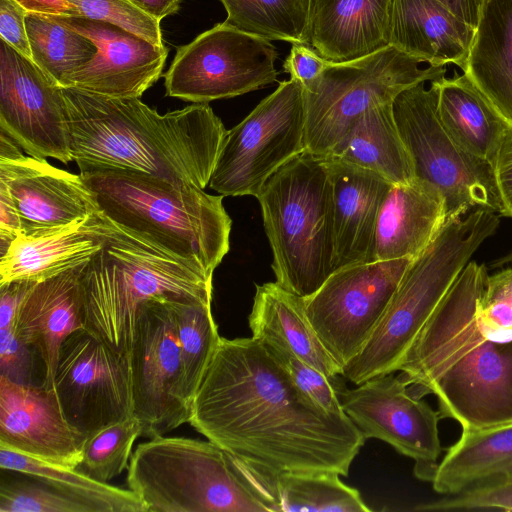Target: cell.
Masks as SVG:
<instances>
[{
  "label": "cell",
  "instance_id": "obj_1",
  "mask_svg": "<svg viewBox=\"0 0 512 512\" xmlns=\"http://www.w3.org/2000/svg\"><path fill=\"white\" fill-rule=\"evenodd\" d=\"M188 423L270 474L348 476L365 438L346 414L305 395L261 340L220 338L192 399Z\"/></svg>",
  "mask_w": 512,
  "mask_h": 512
},
{
  "label": "cell",
  "instance_id": "obj_2",
  "mask_svg": "<svg viewBox=\"0 0 512 512\" xmlns=\"http://www.w3.org/2000/svg\"><path fill=\"white\" fill-rule=\"evenodd\" d=\"M488 276L484 264L467 263L398 370L417 397L435 395L440 417L462 429L512 423V340L488 339L477 319Z\"/></svg>",
  "mask_w": 512,
  "mask_h": 512
},
{
  "label": "cell",
  "instance_id": "obj_3",
  "mask_svg": "<svg viewBox=\"0 0 512 512\" xmlns=\"http://www.w3.org/2000/svg\"><path fill=\"white\" fill-rule=\"evenodd\" d=\"M63 93L79 170L119 168L201 189L209 184L227 130L207 103L159 114L139 98L76 87Z\"/></svg>",
  "mask_w": 512,
  "mask_h": 512
},
{
  "label": "cell",
  "instance_id": "obj_4",
  "mask_svg": "<svg viewBox=\"0 0 512 512\" xmlns=\"http://www.w3.org/2000/svg\"><path fill=\"white\" fill-rule=\"evenodd\" d=\"M80 175L105 217L172 256L213 274L228 253L232 221L223 195L128 169Z\"/></svg>",
  "mask_w": 512,
  "mask_h": 512
},
{
  "label": "cell",
  "instance_id": "obj_5",
  "mask_svg": "<svg viewBox=\"0 0 512 512\" xmlns=\"http://www.w3.org/2000/svg\"><path fill=\"white\" fill-rule=\"evenodd\" d=\"M127 469L147 512H280L272 474L210 440L152 437Z\"/></svg>",
  "mask_w": 512,
  "mask_h": 512
},
{
  "label": "cell",
  "instance_id": "obj_6",
  "mask_svg": "<svg viewBox=\"0 0 512 512\" xmlns=\"http://www.w3.org/2000/svg\"><path fill=\"white\" fill-rule=\"evenodd\" d=\"M213 274L104 220L102 246L83 269L86 330L129 354L139 306L154 298L212 300Z\"/></svg>",
  "mask_w": 512,
  "mask_h": 512
},
{
  "label": "cell",
  "instance_id": "obj_7",
  "mask_svg": "<svg viewBox=\"0 0 512 512\" xmlns=\"http://www.w3.org/2000/svg\"><path fill=\"white\" fill-rule=\"evenodd\" d=\"M499 226L496 212L477 208L447 221L405 271L377 327L344 367L355 385L399 370L417 336L475 251Z\"/></svg>",
  "mask_w": 512,
  "mask_h": 512
},
{
  "label": "cell",
  "instance_id": "obj_8",
  "mask_svg": "<svg viewBox=\"0 0 512 512\" xmlns=\"http://www.w3.org/2000/svg\"><path fill=\"white\" fill-rule=\"evenodd\" d=\"M256 198L276 282L306 298L334 272L333 189L323 157L302 152L270 176Z\"/></svg>",
  "mask_w": 512,
  "mask_h": 512
},
{
  "label": "cell",
  "instance_id": "obj_9",
  "mask_svg": "<svg viewBox=\"0 0 512 512\" xmlns=\"http://www.w3.org/2000/svg\"><path fill=\"white\" fill-rule=\"evenodd\" d=\"M393 46L346 62H329L304 85V151L328 156L371 107L391 103L402 91L445 77V66L421 68Z\"/></svg>",
  "mask_w": 512,
  "mask_h": 512
},
{
  "label": "cell",
  "instance_id": "obj_10",
  "mask_svg": "<svg viewBox=\"0 0 512 512\" xmlns=\"http://www.w3.org/2000/svg\"><path fill=\"white\" fill-rule=\"evenodd\" d=\"M393 115L410 154L415 178L430 182L444 195L447 221L471 209L500 214L501 201L492 165L461 148L437 114V88L431 82L410 87L393 101Z\"/></svg>",
  "mask_w": 512,
  "mask_h": 512
},
{
  "label": "cell",
  "instance_id": "obj_11",
  "mask_svg": "<svg viewBox=\"0 0 512 512\" xmlns=\"http://www.w3.org/2000/svg\"><path fill=\"white\" fill-rule=\"evenodd\" d=\"M304 85L290 78L227 131L208 186L223 196L256 197L280 167L304 152Z\"/></svg>",
  "mask_w": 512,
  "mask_h": 512
},
{
  "label": "cell",
  "instance_id": "obj_12",
  "mask_svg": "<svg viewBox=\"0 0 512 512\" xmlns=\"http://www.w3.org/2000/svg\"><path fill=\"white\" fill-rule=\"evenodd\" d=\"M277 55L270 40L219 23L177 49L166 95L208 103L257 90L276 81Z\"/></svg>",
  "mask_w": 512,
  "mask_h": 512
},
{
  "label": "cell",
  "instance_id": "obj_13",
  "mask_svg": "<svg viewBox=\"0 0 512 512\" xmlns=\"http://www.w3.org/2000/svg\"><path fill=\"white\" fill-rule=\"evenodd\" d=\"M412 260L340 268L304 298L313 328L343 372L377 327Z\"/></svg>",
  "mask_w": 512,
  "mask_h": 512
},
{
  "label": "cell",
  "instance_id": "obj_14",
  "mask_svg": "<svg viewBox=\"0 0 512 512\" xmlns=\"http://www.w3.org/2000/svg\"><path fill=\"white\" fill-rule=\"evenodd\" d=\"M52 388L68 423L87 440L133 416L129 354L86 329L63 342Z\"/></svg>",
  "mask_w": 512,
  "mask_h": 512
},
{
  "label": "cell",
  "instance_id": "obj_15",
  "mask_svg": "<svg viewBox=\"0 0 512 512\" xmlns=\"http://www.w3.org/2000/svg\"><path fill=\"white\" fill-rule=\"evenodd\" d=\"M168 298L138 308L129 351L133 416L142 436H162L189 421L179 341Z\"/></svg>",
  "mask_w": 512,
  "mask_h": 512
},
{
  "label": "cell",
  "instance_id": "obj_16",
  "mask_svg": "<svg viewBox=\"0 0 512 512\" xmlns=\"http://www.w3.org/2000/svg\"><path fill=\"white\" fill-rule=\"evenodd\" d=\"M339 398L345 414L365 440L376 438L414 460V474L432 481L442 446L438 410L417 397L401 376H376L343 388Z\"/></svg>",
  "mask_w": 512,
  "mask_h": 512
},
{
  "label": "cell",
  "instance_id": "obj_17",
  "mask_svg": "<svg viewBox=\"0 0 512 512\" xmlns=\"http://www.w3.org/2000/svg\"><path fill=\"white\" fill-rule=\"evenodd\" d=\"M0 129L32 157L73 161L63 87L3 39Z\"/></svg>",
  "mask_w": 512,
  "mask_h": 512
},
{
  "label": "cell",
  "instance_id": "obj_18",
  "mask_svg": "<svg viewBox=\"0 0 512 512\" xmlns=\"http://www.w3.org/2000/svg\"><path fill=\"white\" fill-rule=\"evenodd\" d=\"M18 147L0 151V184L17 210L21 235H47L101 213L80 174L55 167L44 158L24 156Z\"/></svg>",
  "mask_w": 512,
  "mask_h": 512
},
{
  "label": "cell",
  "instance_id": "obj_19",
  "mask_svg": "<svg viewBox=\"0 0 512 512\" xmlns=\"http://www.w3.org/2000/svg\"><path fill=\"white\" fill-rule=\"evenodd\" d=\"M56 19L89 38L97 53L64 87L118 98H139L161 76L168 50L113 24L69 15Z\"/></svg>",
  "mask_w": 512,
  "mask_h": 512
},
{
  "label": "cell",
  "instance_id": "obj_20",
  "mask_svg": "<svg viewBox=\"0 0 512 512\" xmlns=\"http://www.w3.org/2000/svg\"><path fill=\"white\" fill-rule=\"evenodd\" d=\"M87 441L66 420L53 388L0 376V447L77 468Z\"/></svg>",
  "mask_w": 512,
  "mask_h": 512
},
{
  "label": "cell",
  "instance_id": "obj_21",
  "mask_svg": "<svg viewBox=\"0 0 512 512\" xmlns=\"http://www.w3.org/2000/svg\"><path fill=\"white\" fill-rule=\"evenodd\" d=\"M86 263L36 282L18 310L16 333L40 354L44 364L42 385L48 388L53 386L63 342L72 333L86 329L81 286Z\"/></svg>",
  "mask_w": 512,
  "mask_h": 512
},
{
  "label": "cell",
  "instance_id": "obj_22",
  "mask_svg": "<svg viewBox=\"0 0 512 512\" xmlns=\"http://www.w3.org/2000/svg\"><path fill=\"white\" fill-rule=\"evenodd\" d=\"M323 158L333 189L334 271L372 262L377 218L391 184L371 171Z\"/></svg>",
  "mask_w": 512,
  "mask_h": 512
},
{
  "label": "cell",
  "instance_id": "obj_23",
  "mask_svg": "<svg viewBox=\"0 0 512 512\" xmlns=\"http://www.w3.org/2000/svg\"><path fill=\"white\" fill-rule=\"evenodd\" d=\"M447 222L442 192L414 178L391 185L380 207L374 239V261L416 258Z\"/></svg>",
  "mask_w": 512,
  "mask_h": 512
},
{
  "label": "cell",
  "instance_id": "obj_24",
  "mask_svg": "<svg viewBox=\"0 0 512 512\" xmlns=\"http://www.w3.org/2000/svg\"><path fill=\"white\" fill-rule=\"evenodd\" d=\"M391 0H311L308 44L329 62L389 46Z\"/></svg>",
  "mask_w": 512,
  "mask_h": 512
},
{
  "label": "cell",
  "instance_id": "obj_25",
  "mask_svg": "<svg viewBox=\"0 0 512 512\" xmlns=\"http://www.w3.org/2000/svg\"><path fill=\"white\" fill-rule=\"evenodd\" d=\"M474 35L439 0H391L389 45L420 63L464 70Z\"/></svg>",
  "mask_w": 512,
  "mask_h": 512
},
{
  "label": "cell",
  "instance_id": "obj_26",
  "mask_svg": "<svg viewBox=\"0 0 512 512\" xmlns=\"http://www.w3.org/2000/svg\"><path fill=\"white\" fill-rule=\"evenodd\" d=\"M104 220L101 212L47 235H19L1 253L0 284L43 281L90 261L102 246Z\"/></svg>",
  "mask_w": 512,
  "mask_h": 512
},
{
  "label": "cell",
  "instance_id": "obj_27",
  "mask_svg": "<svg viewBox=\"0 0 512 512\" xmlns=\"http://www.w3.org/2000/svg\"><path fill=\"white\" fill-rule=\"evenodd\" d=\"M463 71L512 123V0H483Z\"/></svg>",
  "mask_w": 512,
  "mask_h": 512
},
{
  "label": "cell",
  "instance_id": "obj_28",
  "mask_svg": "<svg viewBox=\"0 0 512 512\" xmlns=\"http://www.w3.org/2000/svg\"><path fill=\"white\" fill-rule=\"evenodd\" d=\"M248 323L253 337L275 336L327 377H343V368L324 347L307 316L304 298L276 281L256 285Z\"/></svg>",
  "mask_w": 512,
  "mask_h": 512
},
{
  "label": "cell",
  "instance_id": "obj_29",
  "mask_svg": "<svg viewBox=\"0 0 512 512\" xmlns=\"http://www.w3.org/2000/svg\"><path fill=\"white\" fill-rule=\"evenodd\" d=\"M432 82L444 129L466 152L492 165L509 122L465 74Z\"/></svg>",
  "mask_w": 512,
  "mask_h": 512
},
{
  "label": "cell",
  "instance_id": "obj_30",
  "mask_svg": "<svg viewBox=\"0 0 512 512\" xmlns=\"http://www.w3.org/2000/svg\"><path fill=\"white\" fill-rule=\"evenodd\" d=\"M326 157L376 173L391 185L415 178L410 154L394 119L393 102L369 108Z\"/></svg>",
  "mask_w": 512,
  "mask_h": 512
},
{
  "label": "cell",
  "instance_id": "obj_31",
  "mask_svg": "<svg viewBox=\"0 0 512 512\" xmlns=\"http://www.w3.org/2000/svg\"><path fill=\"white\" fill-rule=\"evenodd\" d=\"M512 464V423L487 429H462L439 461L435 492L450 496L498 476Z\"/></svg>",
  "mask_w": 512,
  "mask_h": 512
},
{
  "label": "cell",
  "instance_id": "obj_32",
  "mask_svg": "<svg viewBox=\"0 0 512 512\" xmlns=\"http://www.w3.org/2000/svg\"><path fill=\"white\" fill-rule=\"evenodd\" d=\"M0 467L34 477L84 503L92 512H147L132 490L94 479L78 468L47 463L4 447H0Z\"/></svg>",
  "mask_w": 512,
  "mask_h": 512
},
{
  "label": "cell",
  "instance_id": "obj_33",
  "mask_svg": "<svg viewBox=\"0 0 512 512\" xmlns=\"http://www.w3.org/2000/svg\"><path fill=\"white\" fill-rule=\"evenodd\" d=\"M26 29L32 61L61 87L97 53L89 38L54 15L27 12Z\"/></svg>",
  "mask_w": 512,
  "mask_h": 512
},
{
  "label": "cell",
  "instance_id": "obj_34",
  "mask_svg": "<svg viewBox=\"0 0 512 512\" xmlns=\"http://www.w3.org/2000/svg\"><path fill=\"white\" fill-rule=\"evenodd\" d=\"M205 299H170L179 341L184 390L191 405L219 344L218 328Z\"/></svg>",
  "mask_w": 512,
  "mask_h": 512
},
{
  "label": "cell",
  "instance_id": "obj_35",
  "mask_svg": "<svg viewBox=\"0 0 512 512\" xmlns=\"http://www.w3.org/2000/svg\"><path fill=\"white\" fill-rule=\"evenodd\" d=\"M334 472L272 474L280 512H369L359 491Z\"/></svg>",
  "mask_w": 512,
  "mask_h": 512
},
{
  "label": "cell",
  "instance_id": "obj_36",
  "mask_svg": "<svg viewBox=\"0 0 512 512\" xmlns=\"http://www.w3.org/2000/svg\"><path fill=\"white\" fill-rule=\"evenodd\" d=\"M224 23L267 40L308 44L311 0H219Z\"/></svg>",
  "mask_w": 512,
  "mask_h": 512
},
{
  "label": "cell",
  "instance_id": "obj_37",
  "mask_svg": "<svg viewBox=\"0 0 512 512\" xmlns=\"http://www.w3.org/2000/svg\"><path fill=\"white\" fill-rule=\"evenodd\" d=\"M139 436L142 426L134 416L103 429L87 441L77 468L94 479L108 482L128 468L133 444Z\"/></svg>",
  "mask_w": 512,
  "mask_h": 512
},
{
  "label": "cell",
  "instance_id": "obj_38",
  "mask_svg": "<svg viewBox=\"0 0 512 512\" xmlns=\"http://www.w3.org/2000/svg\"><path fill=\"white\" fill-rule=\"evenodd\" d=\"M262 341L271 355L280 363L296 386L318 406L332 414H345L339 392L345 387L339 379H331L299 358L281 339L262 335Z\"/></svg>",
  "mask_w": 512,
  "mask_h": 512
},
{
  "label": "cell",
  "instance_id": "obj_39",
  "mask_svg": "<svg viewBox=\"0 0 512 512\" xmlns=\"http://www.w3.org/2000/svg\"><path fill=\"white\" fill-rule=\"evenodd\" d=\"M29 477L1 479L0 512H92L84 503Z\"/></svg>",
  "mask_w": 512,
  "mask_h": 512
},
{
  "label": "cell",
  "instance_id": "obj_40",
  "mask_svg": "<svg viewBox=\"0 0 512 512\" xmlns=\"http://www.w3.org/2000/svg\"><path fill=\"white\" fill-rule=\"evenodd\" d=\"M77 17L103 21L162 46L160 21L128 0H67Z\"/></svg>",
  "mask_w": 512,
  "mask_h": 512
},
{
  "label": "cell",
  "instance_id": "obj_41",
  "mask_svg": "<svg viewBox=\"0 0 512 512\" xmlns=\"http://www.w3.org/2000/svg\"><path fill=\"white\" fill-rule=\"evenodd\" d=\"M477 319L488 339L512 340V267L488 276L478 303Z\"/></svg>",
  "mask_w": 512,
  "mask_h": 512
},
{
  "label": "cell",
  "instance_id": "obj_42",
  "mask_svg": "<svg viewBox=\"0 0 512 512\" xmlns=\"http://www.w3.org/2000/svg\"><path fill=\"white\" fill-rule=\"evenodd\" d=\"M415 511H512V478L492 477L439 500L419 504Z\"/></svg>",
  "mask_w": 512,
  "mask_h": 512
},
{
  "label": "cell",
  "instance_id": "obj_43",
  "mask_svg": "<svg viewBox=\"0 0 512 512\" xmlns=\"http://www.w3.org/2000/svg\"><path fill=\"white\" fill-rule=\"evenodd\" d=\"M29 348L18 337L15 326L0 329V376L18 383H29Z\"/></svg>",
  "mask_w": 512,
  "mask_h": 512
},
{
  "label": "cell",
  "instance_id": "obj_44",
  "mask_svg": "<svg viewBox=\"0 0 512 512\" xmlns=\"http://www.w3.org/2000/svg\"><path fill=\"white\" fill-rule=\"evenodd\" d=\"M27 10L15 0H0V35L15 50L31 59L26 29Z\"/></svg>",
  "mask_w": 512,
  "mask_h": 512
},
{
  "label": "cell",
  "instance_id": "obj_45",
  "mask_svg": "<svg viewBox=\"0 0 512 512\" xmlns=\"http://www.w3.org/2000/svg\"><path fill=\"white\" fill-rule=\"evenodd\" d=\"M501 201L500 214L512 217V123H508L493 161Z\"/></svg>",
  "mask_w": 512,
  "mask_h": 512
},
{
  "label": "cell",
  "instance_id": "obj_46",
  "mask_svg": "<svg viewBox=\"0 0 512 512\" xmlns=\"http://www.w3.org/2000/svg\"><path fill=\"white\" fill-rule=\"evenodd\" d=\"M328 64L329 61L306 44L292 43L291 50L284 61L283 69L290 74V78L306 85L319 76Z\"/></svg>",
  "mask_w": 512,
  "mask_h": 512
},
{
  "label": "cell",
  "instance_id": "obj_47",
  "mask_svg": "<svg viewBox=\"0 0 512 512\" xmlns=\"http://www.w3.org/2000/svg\"><path fill=\"white\" fill-rule=\"evenodd\" d=\"M35 283L13 280L0 284V329L15 326L20 305Z\"/></svg>",
  "mask_w": 512,
  "mask_h": 512
},
{
  "label": "cell",
  "instance_id": "obj_48",
  "mask_svg": "<svg viewBox=\"0 0 512 512\" xmlns=\"http://www.w3.org/2000/svg\"><path fill=\"white\" fill-rule=\"evenodd\" d=\"M21 235V223L7 188L0 184V252Z\"/></svg>",
  "mask_w": 512,
  "mask_h": 512
},
{
  "label": "cell",
  "instance_id": "obj_49",
  "mask_svg": "<svg viewBox=\"0 0 512 512\" xmlns=\"http://www.w3.org/2000/svg\"><path fill=\"white\" fill-rule=\"evenodd\" d=\"M28 12L50 15L75 16V10L67 0H15Z\"/></svg>",
  "mask_w": 512,
  "mask_h": 512
},
{
  "label": "cell",
  "instance_id": "obj_50",
  "mask_svg": "<svg viewBox=\"0 0 512 512\" xmlns=\"http://www.w3.org/2000/svg\"><path fill=\"white\" fill-rule=\"evenodd\" d=\"M455 16L476 28L483 0H439Z\"/></svg>",
  "mask_w": 512,
  "mask_h": 512
},
{
  "label": "cell",
  "instance_id": "obj_51",
  "mask_svg": "<svg viewBox=\"0 0 512 512\" xmlns=\"http://www.w3.org/2000/svg\"><path fill=\"white\" fill-rule=\"evenodd\" d=\"M141 10L161 21L163 18L175 14L182 0H128Z\"/></svg>",
  "mask_w": 512,
  "mask_h": 512
},
{
  "label": "cell",
  "instance_id": "obj_52",
  "mask_svg": "<svg viewBox=\"0 0 512 512\" xmlns=\"http://www.w3.org/2000/svg\"><path fill=\"white\" fill-rule=\"evenodd\" d=\"M510 264H512V250L510 252H508L506 255L493 261L492 266L500 268V267L510 265Z\"/></svg>",
  "mask_w": 512,
  "mask_h": 512
},
{
  "label": "cell",
  "instance_id": "obj_53",
  "mask_svg": "<svg viewBox=\"0 0 512 512\" xmlns=\"http://www.w3.org/2000/svg\"><path fill=\"white\" fill-rule=\"evenodd\" d=\"M497 477V476H495ZM498 477H504V478H512V464L506 467L499 475Z\"/></svg>",
  "mask_w": 512,
  "mask_h": 512
}]
</instances>
